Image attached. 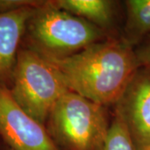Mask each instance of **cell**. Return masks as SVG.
<instances>
[{"label":"cell","mask_w":150,"mask_h":150,"mask_svg":"<svg viewBox=\"0 0 150 150\" xmlns=\"http://www.w3.org/2000/svg\"><path fill=\"white\" fill-rule=\"evenodd\" d=\"M38 8H23L0 14V85L10 88L28 22Z\"/></svg>","instance_id":"52a82bcc"},{"label":"cell","mask_w":150,"mask_h":150,"mask_svg":"<svg viewBox=\"0 0 150 150\" xmlns=\"http://www.w3.org/2000/svg\"><path fill=\"white\" fill-rule=\"evenodd\" d=\"M5 150H10V149H8V148H7V149H6Z\"/></svg>","instance_id":"4fadbf2b"},{"label":"cell","mask_w":150,"mask_h":150,"mask_svg":"<svg viewBox=\"0 0 150 150\" xmlns=\"http://www.w3.org/2000/svg\"><path fill=\"white\" fill-rule=\"evenodd\" d=\"M103 150H137L126 123L116 108Z\"/></svg>","instance_id":"30bf717a"},{"label":"cell","mask_w":150,"mask_h":150,"mask_svg":"<svg viewBox=\"0 0 150 150\" xmlns=\"http://www.w3.org/2000/svg\"><path fill=\"white\" fill-rule=\"evenodd\" d=\"M45 3L46 1L38 0H0V14L18 10L23 8L40 7Z\"/></svg>","instance_id":"8fae6325"},{"label":"cell","mask_w":150,"mask_h":150,"mask_svg":"<svg viewBox=\"0 0 150 150\" xmlns=\"http://www.w3.org/2000/svg\"><path fill=\"white\" fill-rule=\"evenodd\" d=\"M123 39L130 46L150 35V0H128Z\"/></svg>","instance_id":"9c48e42d"},{"label":"cell","mask_w":150,"mask_h":150,"mask_svg":"<svg viewBox=\"0 0 150 150\" xmlns=\"http://www.w3.org/2000/svg\"><path fill=\"white\" fill-rule=\"evenodd\" d=\"M108 38L104 30L46 1L28 22L22 45L43 57L63 58Z\"/></svg>","instance_id":"7a4b0ae2"},{"label":"cell","mask_w":150,"mask_h":150,"mask_svg":"<svg viewBox=\"0 0 150 150\" xmlns=\"http://www.w3.org/2000/svg\"><path fill=\"white\" fill-rule=\"evenodd\" d=\"M137 150H150V71L140 68L116 104Z\"/></svg>","instance_id":"8992f818"},{"label":"cell","mask_w":150,"mask_h":150,"mask_svg":"<svg viewBox=\"0 0 150 150\" xmlns=\"http://www.w3.org/2000/svg\"><path fill=\"white\" fill-rule=\"evenodd\" d=\"M8 89L14 101L44 126L56 103L70 91L41 54L23 45Z\"/></svg>","instance_id":"277c9868"},{"label":"cell","mask_w":150,"mask_h":150,"mask_svg":"<svg viewBox=\"0 0 150 150\" xmlns=\"http://www.w3.org/2000/svg\"><path fill=\"white\" fill-rule=\"evenodd\" d=\"M109 125L105 106L72 91L58 101L45 123L60 150H103Z\"/></svg>","instance_id":"3957f363"},{"label":"cell","mask_w":150,"mask_h":150,"mask_svg":"<svg viewBox=\"0 0 150 150\" xmlns=\"http://www.w3.org/2000/svg\"><path fill=\"white\" fill-rule=\"evenodd\" d=\"M0 137L10 150H60L46 127L28 115L0 85Z\"/></svg>","instance_id":"5b68a950"},{"label":"cell","mask_w":150,"mask_h":150,"mask_svg":"<svg viewBox=\"0 0 150 150\" xmlns=\"http://www.w3.org/2000/svg\"><path fill=\"white\" fill-rule=\"evenodd\" d=\"M43 58L69 90L105 107L120 101L140 69L133 47L115 38H108L67 57Z\"/></svg>","instance_id":"6da1fadb"},{"label":"cell","mask_w":150,"mask_h":150,"mask_svg":"<svg viewBox=\"0 0 150 150\" xmlns=\"http://www.w3.org/2000/svg\"><path fill=\"white\" fill-rule=\"evenodd\" d=\"M140 68L150 71V38L135 50Z\"/></svg>","instance_id":"7c38bea8"},{"label":"cell","mask_w":150,"mask_h":150,"mask_svg":"<svg viewBox=\"0 0 150 150\" xmlns=\"http://www.w3.org/2000/svg\"><path fill=\"white\" fill-rule=\"evenodd\" d=\"M54 5L106 32L114 18V2L109 0H53Z\"/></svg>","instance_id":"ba28073f"}]
</instances>
